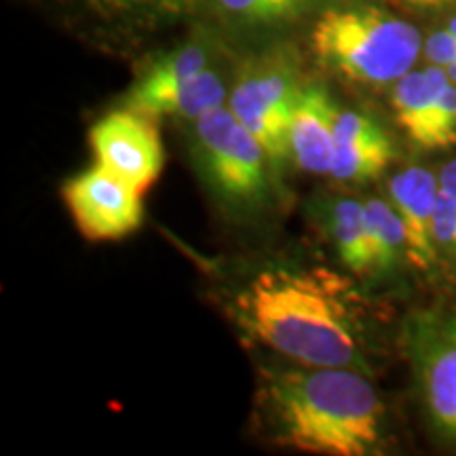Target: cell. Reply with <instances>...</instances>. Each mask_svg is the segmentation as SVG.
I'll use <instances>...</instances> for the list:
<instances>
[{"mask_svg": "<svg viewBox=\"0 0 456 456\" xmlns=\"http://www.w3.org/2000/svg\"><path fill=\"white\" fill-rule=\"evenodd\" d=\"M262 431L273 444L326 456H366L380 442L383 403L351 368L300 366L265 372Z\"/></svg>", "mask_w": 456, "mask_h": 456, "instance_id": "1", "label": "cell"}, {"mask_svg": "<svg viewBox=\"0 0 456 456\" xmlns=\"http://www.w3.org/2000/svg\"><path fill=\"white\" fill-rule=\"evenodd\" d=\"M243 328L300 366L351 368L359 328L346 285L323 271L269 269L237 300Z\"/></svg>", "mask_w": 456, "mask_h": 456, "instance_id": "2", "label": "cell"}, {"mask_svg": "<svg viewBox=\"0 0 456 456\" xmlns=\"http://www.w3.org/2000/svg\"><path fill=\"white\" fill-rule=\"evenodd\" d=\"M311 43L323 64L370 87L395 85L412 70L425 45L410 21L376 7L326 11Z\"/></svg>", "mask_w": 456, "mask_h": 456, "instance_id": "3", "label": "cell"}, {"mask_svg": "<svg viewBox=\"0 0 456 456\" xmlns=\"http://www.w3.org/2000/svg\"><path fill=\"white\" fill-rule=\"evenodd\" d=\"M197 157L214 191L235 205H256L269 192L271 157L232 114L216 108L195 121Z\"/></svg>", "mask_w": 456, "mask_h": 456, "instance_id": "4", "label": "cell"}, {"mask_svg": "<svg viewBox=\"0 0 456 456\" xmlns=\"http://www.w3.org/2000/svg\"><path fill=\"white\" fill-rule=\"evenodd\" d=\"M300 89L294 66L271 55L245 66L231 91L228 108L265 146L273 167L289 159V123Z\"/></svg>", "mask_w": 456, "mask_h": 456, "instance_id": "5", "label": "cell"}, {"mask_svg": "<svg viewBox=\"0 0 456 456\" xmlns=\"http://www.w3.org/2000/svg\"><path fill=\"white\" fill-rule=\"evenodd\" d=\"M61 197L78 232L89 241H117L144 220L142 192L100 165L72 175Z\"/></svg>", "mask_w": 456, "mask_h": 456, "instance_id": "6", "label": "cell"}, {"mask_svg": "<svg viewBox=\"0 0 456 456\" xmlns=\"http://www.w3.org/2000/svg\"><path fill=\"white\" fill-rule=\"evenodd\" d=\"M89 144L95 165L112 171L142 195L163 171L165 151L155 123L129 108L100 118L89 129Z\"/></svg>", "mask_w": 456, "mask_h": 456, "instance_id": "7", "label": "cell"}, {"mask_svg": "<svg viewBox=\"0 0 456 456\" xmlns=\"http://www.w3.org/2000/svg\"><path fill=\"white\" fill-rule=\"evenodd\" d=\"M391 106L414 144L427 151L456 144V83L446 68L431 64L403 74L393 85Z\"/></svg>", "mask_w": 456, "mask_h": 456, "instance_id": "8", "label": "cell"}, {"mask_svg": "<svg viewBox=\"0 0 456 456\" xmlns=\"http://www.w3.org/2000/svg\"><path fill=\"white\" fill-rule=\"evenodd\" d=\"M416 362L433 423L456 442V309L419 328Z\"/></svg>", "mask_w": 456, "mask_h": 456, "instance_id": "9", "label": "cell"}, {"mask_svg": "<svg viewBox=\"0 0 456 456\" xmlns=\"http://www.w3.org/2000/svg\"><path fill=\"white\" fill-rule=\"evenodd\" d=\"M389 199L406 228L410 262L429 269L436 260L433 216L440 199V180L425 167H408L391 178Z\"/></svg>", "mask_w": 456, "mask_h": 456, "instance_id": "10", "label": "cell"}, {"mask_svg": "<svg viewBox=\"0 0 456 456\" xmlns=\"http://www.w3.org/2000/svg\"><path fill=\"white\" fill-rule=\"evenodd\" d=\"M393 159L385 129L368 114L340 110L334 129V159L330 175L338 182H366L380 175Z\"/></svg>", "mask_w": 456, "mask_h": 456, "instance_id": "11", "label": "cell"}, {"mask_svg": "<svg viewBox=\"0 0 456 456\" xmlns=\"http://www.w3.org/2000/svg\"><path fill=\"white\" fill-rule=\"evenodd\" d=\"M338 108L319 85H306L296 100L289 123V157L309 174H330Z\"/></svg>", "mask_w": 456, "mask_h": 456, "instance_id": "12", "label": "cell"}, {"mask_svg": "<svg viewBox=\"0 0 456 456\" xmlns=\"http://www.w3.org/2000/svg\"><path fill=\"white\" fill-rule=\"evenodd\" d=\"M226 87L220 74L205 68L184 81L157 91H129L125 108L146 117H182L197 121L224 104Z\"/></svg>", "mask_w": 456, "mask_h": 456, "instance_id": "13", "label": "cell"}, {"mask_svg": "<svg viewBox=\"0 0 456 456\" xmlns=\"http://www.w3.org/2000/svg\"><path fill=\"white\" fill-rule=\"evenodd\" d=\"M332 235L342 262L353 273H376V254L366 218V208L355 199H340L332 208Z\"/></svg>", "mask_w": 456, "mask_h": 456, "instance_id": "14", "label": "cell"}, {"mask_svg": "<svg viewBox=\"0 0 456 456\" xmlns=\"http://www.w3.org/2000/svg\"><path fill=\"white\" fill-rule=\"evenodd\" d=\"M363 208H366L370 235H372L374 243L376 266H379V271H389L403 254L408 256L406 228H403V222L391 201L370 199L363 203Z\"/></svg>", "mask_w": 456, "mask_h": 456, "instance_id": "15", "label": "cell"}, {"mask_svg": "<svg viewBox=\"0 0 456 456\" xmlns=\"http://www.w3.org/2000/svg\"><path fill=\"white\" fill-rule=\"evenodd\" d=\"M317 0H216L222 13L248 26H279L300 20Z\"/></svg>", "mask_w": 456, "mask_h": 456, "instance_id": "16", "label": "cell"}, {"mask_svg": "<svg viewBox=\"0 0 456 456\" xmlns=\"http://www.w3.org/2000/svg\"><path fill=\"white\" fill-rule=\"evenodd\" d=\"M209 64V53L203 45L191 43L161 57L131 91H157L175 85L192 74L203 72Z\"/></svg>", "mask_w": 456, "mask_h": 456, "instance_id": "17", "label": "cell"}, {"mask_svg": "<svg viewBox=\"0 0 456 456\" xmlns=\"http://www.w3.org/2000/svg\"><path fill=\"white\" fill-rule=\"evenodd\" d=\"M433 237L442 248L456 252V199L440 192L436 216H433Z\"/></svg>", "mask_w": 456, "mask_h": 456, "instance_id": "18", "label": "cell"}, {"mask_svg": "<svg viewBox=\"0 0 456 456\" xmlns=\"http://www.w3.org/2000/svg\"><path fill=\"white\" fill-rule=\"evenodd\" d=\"M423 53L436 66L448 68L456 64V37L448 28L433 32L423 45Z\"/></svg>", "mask_w": 456, "mask_h": 456, "instance_id": "19", "label": "cell"}, {"mask_svg": "<svg viewBox=\"0 0 456 456\" xmlns=\"http://www.w3.org/2000/svg\"><path fill=\"white\" fill-rule=\"evenodd\" d=\"M437 180H440V192L456 199V161L444 165Z\"/></svg>", "mask_w": 456, "mask_h": 456, "instance_id": "20", "label": "cell"}, {"mask_svg": "<svg viewBox=\"0 0 456 456\" xmlns=\"http://www.w3.org/2000/svg\"><path fill=\"white\" fill-rule=\"evenodd\" d=\"M414 7H444V4H452L456 0H408Z\"/></svg>", "mask_w": 456, "mask_h": 456, "instance_id": "21", "label": "cell"}, {"mask_svg": "<svg viewBox=\"0 0 456 456\" xmlns=\"http://www.w3.org/2000/svg\"><path fill=\"white\" fill-rule=\"evenodd\" d=\"M446 72H448V77L452 78V83H456V64L448 66V68H446Z\"/></svg>", "mask_w": 456, "mask_h": 456, "instance_id": "22", "label": "cell"}, {"mask_svg": "<svg viewBox=\"0 0 456 456\" xmlns=\"http://www.w3.org/2000/svg\"><path fill=\"white\" fill-rule=\"evenodd\" d=\"M446 28H448V30H450V32H452V34H454V37H456V17H452V20H450V21H448V26H446Z\"/></svg>", "mask_w": 456, "mask_h": 456, "instance_id": "23", "label": "cell"}, {"mask_svg": "<svg viewBox=\"0 0 456 456\" xmlns=\"http://www.w3.org/2000/svg\"><path fill=\"white\" fill-rule=\"evenodd\" d=\"M135 3H140V0H135Z\"/></svg>", "mask_w": 456, "mask_h": 456, "instance_id": "24", "label": "cell"}]
</instances>
